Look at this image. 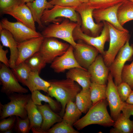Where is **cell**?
<instances>
[{
    "instance_id": "1",
    "label": "cell",
    "mask_w": 133,
    "mask_h": 133,
    "mask_svg": "<svg viewBox=\"0 0 133 133\" xmlns=\"http://www.w3.org/2000/svg\"><path fill=\"white\" fill-rule=\"evenodd\" d=\"M108 105L106 99L93 105L86 114L78 120L73 126L78 130L92 124L104 126H113L115 121L108 112L107 107Z\"/></svg>"
},
{
    "instance_id": "2",
    "label": "cell",
    "mask_w": 133,
    "mask_h": 133,
    "mask_svg": "<svg viewBox=\"0 0 133 133\" xmlns=\"http://www.w3.org/2000/svg\"><path fill=\"white\" fill-rule=\"evenodd\" d=\"M49 82L50 86L48 93L61 103L62 108L60 114L63 116L67 104L70 100L73 101L81 89L74 81L68 78Z\"/></svg>"
},
{
    "instance_id": "3",
    "label": "cell",
    "mask_w": 133,
    "mask_h": 133,
    "mask_svg": "<svg viewBox=\"0 0 133 133\" xmlns=\"http://www.w3.org/2000/svg\"><path fill=\"white\" fill-rule=\"evenodd\" d=\"M7 96L10 102L4 105L0 102V120L12 116L27 118L26 106L31 94L14 93Z\"/></svg>"
},
{
    "instance_id": "4",
    "label": "cell",
    "mask_w": 133,
    "mask_h": 133,
    "mask_svg": "<svg viewBox=\"0 0 133 133\" xmlns=\"http://www.w3.org/2000/svg\"><path fill=\"white\" fill-rule=\"evenodd\" d=\"M78 24L66 18L60 23L57 22L49 25L43 30L41 34L44 38L53 37L63 40L74 48L76 43L74 39L73 33Z\"/></svg>"
},
{
    "instance_id": "5",
    "label": "cell",
    "mask_w": 133,
    "mask_h": 133,
    "mask_svg": "<svg viewBox=\"0 0 133 133\" xmlns=\"http://www.w3.org/2000/svg\"><path fill=\"white\" fill-rule=\"evenodd\" d=\"M106 22L109 30V45L108 50L105 51L103 56L105 65L109 67L119 50L127 41L129 40L130 35L129 31L119 30L112 24Z\"/></svg>"
},
{
    "instance_id": "6",
    "label": "cell",
    "mask_w": 133,
    "mask_h": 133,
    "mask_svg": "<svg viewBox=\"0 0 133 133\" xmlns=\"http://www.w3.org/2000/svg\"><path fill=\"white\" fill-rule=\"evenodd\" d=\"M79 15L74 7L55 5L50 9H47L44 11L41 21L44 26L50 22H57L59 21L58 18L64 17L81 26L82 20Z\"/></svg>"
},
{
    "instance_id": "7",
    "label": "cell",
    "mask_w": 133,
    "mask_h": 133,
    "mask_svg": "<svg viewBox=\"0 0 133 133\" xmlns=\"http://www.w3.org/2000/svg\"><path fill=\"white\" fill-rule=\"evenodd\" d=\"M104 26L101 34L97 37H93L84 33L82 30L81 25L78 24L74 30L73 36L75 41L81 40L86 44L97 49L102 56L105 53L104 46L105 43L109 41L110 35L107 22L103 21Z\"/></svg>"
},
{
    "instance_id": "8",
    "label": "cell",
    "mask_w": 133,
    "mask_h": 133,
    "mask_svg": "<svg viewBox=\"0 0 133 133\" xmlns=\"http://www.w3.org/2000/svg\"><path fill=\"white\" fill-rule=\"evenodd\" d=\"M129 40H127L120 49L108 67L110 73L114 79V82L116 86L122 82L121 74L125 63L132 59L133 46L130 45Z\"/></svg>"
},
{
    "instance_id": "9",
    "label": "cell",
    "mask_w": 133,
    "mask_h": 133,
    "mask_svg": "<svg viewBox=\"0 0 133 133\" xmlns=\"http://www.w3.org/2000/svg\"><path fill=\"white\" fill-rule=\"evenodd\" d=\"M2 29L9 31L17 43L43 36L41 33L33 30L20 22L18 21L11 22L6 18L2 19L0 21V29Z\"/></svg>"
},
{
    "instance_id": "10",
    "label": "cell",
    "mask_w": 133,
    "mask_h": 133,
    "mask_svg": "<svg viewBox=\"0 0 133 133\" xmlns=\"http://www.w3.org/2000/svg\"><path fill=\"white\" fill-rule=\"evenodd\" d=\"M82 20L81 28L85 33L93 37L99 36L104 26L103 22L96 23L93 20V12L94 9L89 7L85 3H82L75 8Z\"/></svg>"
},
{
    "instance_id": "11",
    "label": "cell",
    "mask_w": 133,
    "mask_h": 133,
    "mask_svg": "<svg viewBox=\"0 0 133 133\" xmlns=\"http://www.w3.org/2000/svg\"><path fill=\"white\" fill-rule=\"evenodd\" d=\"M70 45L59 41L56 38H44L39 52L47 64L51 63L57 57L64 54Z\"/></svg>"
},
{
    "instance_id": "12",
    "label": "cell",
    "mask_w": 133,
    "mask_h": 133,
    "mask_svg": "<svg viewBox=\"0 0 133 133\" xmlns=\"http://www.w3.org/2000/svg\"><path fill=\"white\" fill-rule=\"evenodd\" d=\"M3 63L0 64V81L2 85L1 92L7 96L16 93L26 94L28 90L19 83L11 69Z\"/></svg>"
},
{
    "instance_id": "13",
    "label": "cell",
    "mask_w": 133,
    "mask_h": 133,
    "mask_svg": "<svg viewBox=\"0 0 133 133\" xmlns=\"http://www.w3.org/2000/svg\"><path fill=\"white\" fill-rule=\"evenodd\" d=\"M79 40L74 48V55L79 65L87 70L99 52L95 47Z\"/></svg>"
},
{
    "instance_id": "14",
    "label": "cell",
    "mask_w": 133,
    "mask_h": 133,
    "mask_svg": "<svg viewBox=\"0 0 133 133\" xmlns=\"http://www.w3.org/2000/svg\"><path fill=\"white\" fill-rule=\"evenodd\" d=\"M113 78L112 76L109 72L106 94L110 109L111 116L115 121L121 113L124 102H123L120 98Z\"/></svg>"
},
{
    "instance_id": "15",
    "label": "cell",
    "mask_w": 133,
    "mask_h": 133,
    "mask_svg": "<svg viewBox=\"0 0 133 133\" xmlns=\"http://www.w3.org/2000/svg\"><path fill=\"white\" fill-rule=\"evenodd\" d=\"M123 2L106 8L94 9L93 12V16L95 22L97 23H99L102 21H106L119 30L128 31L120 24L117 18L118 9Z\"/></svg>"
},
{
    "instance_id": "16",
    "label": "cell",
    "mask_w": 133,
    "mask_h": 133,
    "mask_svg": "<svg viewBox=\"0 0 133 133\" xmlns=\"http://www.w3.org/2000/svg\"><path fill=\"white\" fill-rule=\"evenodd\" d=\"M87 70L90 74L92 82L106 84L109 70V67L105 65L102 55L97 56Z\"/></svg>"
},
{
    "instance_id": "17",
    "label": "cell",
    "mask_w": 133,
    "mask_h": 133,
    "mask_svg": "<svg viewBox=\"0 0 133 133\" xmlns=\"http://www.w3.org/2000/svg\"><path fill=\"white\" fill-rule=\"evenodd\" d=\"M74 49L70 45L64 54L56 57L51 63L50 67L55 72L57 73L63 72L66 70L75 67L84 68L81 66L76 60L73 53Z\"/></svg>"
},
{
    "instance_id": "18",
    "label": "cell",
    "mask_w": 133,
    "mask_h": 133,
    "mask_svg": "<svg viewBox=\"0 0 133 133\" xmlns=\"http://www.w3.org/2000/svg\"><path fill=\"white\" fill-rule=\"evenodd\" d=\"M44 38L42 36L17 43L18 56L15 66L25 61L35 53L39 51Z\"/></svg>"
},
{
    "instance_id": "19",
    "label": "cell",
    "mask_w": 133,
    "mask_h": 133,
    "mask_svg": "<svg viewBox=\"0 0 133 133\" xmlns=\"http://www.w3.org/2000/svg\"><path fill=\"white\" fill-rule=\"evenodd\" d=\"M10 15L17 21L20 22L36 31L34 21L31 12L25 4L15 6L0 13Z\"/></svg>"
},
{
    "instance_id": "20",
    "label": "cell",
    "mask_w": 133,
    "mask_h": 133,
    "mask_svg": "<svg viewBox=\"0 0 133 133\" xmlns=\"http://www.w3.org/2000/svg\"><path fill=\"white\" fill-rule=\"evenodd\" d=\"M0 41L3 46L8 47L10 51V67L12 68L15 64L18 56L17 43L12 34L5 29H0Z\"/></svg>"
},
{
    "instance_id": "21",
    "label": "cell",
    "mask_w": 133,
    "mask_h": 133,
    "mask_svg": "<svg viewBox=\"0 0 133 133\" xmlns=\"http://www.w3.org/2000/svg\"><path fill=\"white\" fill-rule=\"evenodd\" d=\"M37 106L43 118L39 133H46L55 123L62 121L61 116L54 113L48 105L42 104Z\"/></svg>"
},
{
    "instance_id": "22",
    "label": "cell",
    "mask_w": 133,
    "mask_h": 133,
    "mask_svg": "<svg viewBox=\"0 0 133 133\" xmlns=\"http://www.w3.org/2000/svg\"><path fill=\"white\" fill-rule=\"evenodd\" d=\"M66 77L77 82L82 89H89L91 83V75L87 69L79 67L71 69L66 73Z\"/></svg>"
},
{
    "instance_id": "23",
    "label": "cell",
    "mask_w": 133,
    "mask_h": 133,
    "mask_svg": "<svg viewBox=\"0 0 133 133\" xmlns=\"http://www.w3.org/2000/svg\"><path fill=\"white\" fill-rule=\"evenodd\" d=\"M27 116L30 122V129L33 133H39L43 121L42 115L37 105L30 99L26 106Z\"/></svg>"
},
{
    "instance_id": "24",
    "label": "cell",
    "mask_w": 133,
    "mask_h": 133,
    "mask_svg": "<svg viewBox=\"0 0 133 133\" xmlns=\"http://www.w3.org/2000/svg\"><path fill=\"white\" fill-rule=\"evenodd\" d=\"M26 5L30 9L33 19L37 23L39 28L43 29L44 26L41 21L43 13L45 10L51 9L54 6L47 0H34L32 2L26 3Z\"/></svg>"
},
{
    "instance_id": "25",
    "label": "cell",
    "mask_w": 133,
    "mask_h": 133,
    "mask_svg": "<svg viewBox=\"0 0 133 133\" xmlns=\"http://www.w3.org/2000/svg\"><path fill=\"white\" fill-rule=\"evenodd\" d=\"M39 74L37 72L31 71L25 86L28 88L31 92L36 90H41L48 93L50 83L49 81L41 78Z\"/></svg>"
},
{
    "instance_id": "26",
    "label": "cell",
    "mask_w": 133,
    "mask_h": 133,
    "mask_svg": "<svg viewBox=\"0 0 133 133\" xmlns=\"http://www.w3.org/2000/svg\"><path fill=\"white\" fill-rule=\"evenodd\" d=\"M113 128L110 130L112 133H133V121L121 113L115 121Z\"/></svg>"
},
{
    "instance_id": "27",
    "label": "cell",
    "mask_w": 133,
    "mask_h": 133,
    "mask_svg": "<svg viewBox=\"0 0 133 133\" xmlns=\"http://www.w3.org/2000/svg\"><path fill=\"white\" fill-rule=\"evenodd\" d=\"M117 17L119 23L122 26L133 20V2L129 0L124 2L118 9Z\"/></svg>"
},
{
    "instance_id": "28",
    "label": "cell",
    "mask_w": 133,
    "mask_h": 133,
    "mask_svg": "<svg viewBox=\"0 0 133 133\" xmlns=\"http://www.w3.org/2000/svg\"><path fill=\"white\" fill-rule=\"evenodd\" d=\"M75 98L76 104L82 113H86L93 105L89 89H82Z\"/></svg>"
},
{
    "instance_id": "29",
    "label": "cell",
    "mask_w": 133,
    "mask_h": 133,
    "mask_svg": "<svg viewBox=\"0 0 133 133\" xmlns=\"http://www.w3.org/2000/svg\"><path fill=\"white\" fill-rule=\"evenodd\" d=\"M65 112L63 116V120L73 126L79 119L82 112L76 103L72 100L69 101L67 104Z\"/></svg>"
},
{
    "instance_id": "30",
    "label": "cell",
    "mask_w": 133,
    "mask_h": 133,
    "mask_svg": "<svg viewBox=\"0 0 133 133\" xmlns=\"http://www.w3.org/2000/svg\"><path fill=\"white\" fill-rule=\"evenodd\" d=\"M32 71L39 74L47 64L41 54L38 51L27 59L24 61Z\"/></svg>"
},
{
    "instance_id": "31",
    "label": "cell",
    "mask_w": 133,
    "mask_h": 133,
    "mask_svg": "<svg viewBox=\"0 0 133 133\" xmlns=\"http://www.w3.org/2000/svg\"><path fill=\"white\" fill-rule=\"evenodd\" d=\"M107 86L106 84L102 85L91 82L89 90L93 105L101 100L106 99Z\"/></svg>"
},
{
    "instance_id": "32",
    "label": "cell",
    "mask_w": 133,
    "mask_h": 133,
    "mask_svg": "<svg viewBox=\"0 0 133 133\" xmlns=\"http://www.w3.org/2000/svg\"><path fill=\"white\" fill-rule=\"evenodd\" d=\"M11 69L18 81L25 85L31 70L25 62L21 63Z\"/></svg>"
},
{
    "instance_id": "33",
    "label": "cell",
    "mask_w": 133,
    "mask_h": 133,
    "mask_svg": "<svg viewBox=\"0 0 133 133\" xmlns=\"http://www.w3.org/2000/svg\"><path fill=\"white\" fill-rule=\"evenodd\" d=\"M31 99L34 103L36 105H41V102L43 101L48 103L51 108L54 111H57L59 109L56 102L50 97L42 94L38 90L31 92Z\"/></svg>"
},
{
    "instance_id": "34",
    "label": "cell",
    "mask_w": 133,
    "mask_h": 133,
    "mask_svg": "<svg viewBox=\"0 0 133 133\" xmlns=\"http://www.w3.org/2000/svg\"><path fill=\"white\" fill-rule=\"evenodd\" d=\"M46 133H78L79 132L75 130L72 126L62 120L50 129Z\"/></svg>"
},
{
    "instance_id": "35",
    "label": "cell",
    "mask_w": 133,
    "mask_h": 133,
    "mask_svg": "<svg viewBox=\"0 0 133 133\" xmlns=\"http://www.w3.org/2000/svg\"><path fill=\"white\" fill-rule=\"evenodd\" d=\"M30 122L27 117L23 119L19 116H16V120L14 130L18 133H28L30 130Z\"/></svg>"
},
{
    "instance_id": "36",
    "label": "cell",
    "mask_w": 133,
    "mask_h": 133,
    "mask_svg": "<svg viewBox=\"0 0 133 133\" xmlns=\"http://www.w3.org/2000/svg\"><path fill=\"white\" fill-rule=\"evenodd\" d=\"M122 82L128 84L133 90V61L130 64L125 65L121 74Z\"/></svg>"
},
{
    "instance_id": "37",
    "label": "cell",
    "mask_w": 133,
    "mask_h": 133,
    "mask_svg": "<svg viewBox=\"0 0 133 133\" xmlns=\"http://www.w3.org/2000/svg\"><path fill=\"white\" fill-rule=\"evenodd\" d=\"M118 93L123 102L126 100L132 90L127 83L122 82L116 86Z\"/></svg>"
},
{
    "instance_id": "38",
    "label": "cell",
    "mask_w": 133,
    "mask_h": 133,
    "mask_svg": "<svg viewBox=\"0 0 133 133\" xmlns=\"http://www.w3.org/2000/svg\"><path fill=\"white\" fill-rule=\"evenodd\" d=\"M0 120V131L1 133L11 129H14L16 120V116H12Z\"/></svg>"
},
{
    "instance_id": "39",
    "label": "cell",
    "mask_w": 133,
    "mask_h": 133,
    "mask_svg": "<svg viewBox=\"0 0 133 133\" xmlns=\"http://www.w3.org/2000/svg\"><path fill=\"white\" fill-rule=\"evenodd\" d=\"M52 5H58L62 6L78 7L82 3L79 0H52L49 1Z\"/></svg>"
},
{
    "instance_id": "40",
    "label": "cell",
    "mask_w": 133,
    "mask_h": 133,
    "mask_svg": "<svg viewBox=\"0 0 133 133\" xmlns=\"http://www.w3.org/2000/svg\"><path fill=\"white\" fill-rule=\"evenodd\" d=\"M22 4L21 0H0V13Z\"/></svg>"
},
{
    "instance_id": "41",
    "label": "cell",
    "mask_w": 133,
    "mask_h": 133,
    "mask_svg": "<svg viewBox=\"0 0 133 133\" xmlns=\"http://www.w3.org/2000/svg\"><path fill=\"white\" fill-rule=\"evenodd\" d=\"M128 0H104L100 3L94 5L91 8L93 9H104L108 8Z\"/></svg>"
},
{
    "instance_id": "42",
    "label": "cell",
    "mask_w": 133,
    "mask_h": 133,
    "mask_svg": "<svg viewBox=\"0 0 133 133\" xmlns=\"http://www.w3.org/2000/svg\"><path fill=\"white\" fill-rule=\"evenodd\" d=\"M121 111L125 116L130 118L131 116H133V105L128 104L124 102Z\"/></svg>"
},
{
    "instance_id": "43",
    "label": "cell",
    "mask_w": 133,
    "mask_h": 133,
    "mask_svg": "<svg viewBox=\"0 0 133 133\" xmlns=\"http://www.w3.org/2000/svg\"><path fill=\"white\" fill-rule=\"evenodd\" d=\"M3 46L0 44V61L8 67H10L9 60L6 56V54L8 52V49L4 50Z\"/></svg>"
},
{
    "instance_id": "44",
    "label": "cell",
    "mask_w": 133,
    "mask_h": 133,
    "mask_svg": "<svg viewBox=\"0 0 133 133\" xmlns=\"http://www.w3.org/2000/svg\"><path fill=\"white\" fill-rule=\"evenodd\" d=\"M104 0H89L87 3H85L89 7L91 8L93 6L98 4Z\"/></svg>"
},
{
    "instance_id": "45",
    "label": "cell",
    "mask_w": 133,
    "mask_h": 133,
    "mask_svg": "<svg viewBox=\"0 0 133 133\" xmlns=\"http://www.w3.org/2000/svg\"><path fill=\"white\" fill-rule=\"evenodd\" d=\"M125 102L129 104L133 105V90H132Z\"/></svg>"
},
{
    "instance_id": "46",
    "label": "cell",
    "mask_w": 133,
    "mask_h": 133,
    "mask_svg": "<svg viewBox=\"0 0 133 133\" xmlns=\"http://www.w3.org/2000/svg\"><path fill=\"white\" fill-rule=\"evenodd\" d=\"M34 0H21L22 4H25V3H27L28 2H32Z\"/></svg>"
},
{
    "instance_id": "47",
    "label": "cell",
    "mask_w": 133,
    "mask_h": 133,
    "mask_svg": "<svg viewBox=\"0 0 133 133\" xmlns=\"http://www.w3.org/2000/svg\"><path fill=\"white\" fill-rule=\"evenodd\" d=\"M14 129H11L7 130L4 132H3V133H13V130Z\"/></svg>"
},
{
    "instance_id": "48",
    "label": "cell",
    "mask_w": 133,
    "mask_h": 133,
    "mask_svg": "<svg viewBox=\"0 0 133 133\" xmlns=\"http://www.w3.org/2000/svg\"><path fill=\"white\" fill-rule=\"evenodd\" d=\"M81 3H85L87 2L89 0H79Z\"/></svg>"
},
{
    "instance_id": "49",
    "label": "cell",
    "mask_w": 133,
    "mask_h": 133,
    "mask_svg": "<svg viewBox=\"0 0 133 133\" xmlns=\"http://www.w3.org/2000/svg\"><path fill=\"white\" fill-rule=\"evenodd\" d=\"M130 0L131 1L133 2V0Z\"/></svg>"
},
{
    "instance_id": "50",
    "label": "cell",
    "mask_w": 133,
    "mask_h": 133,
    "mask_svg": "<svg viewBox=\"0 0 133 133\" xmlns=\"http://www.w3.org/2000/svg\"><path fill=\"white\" fill-rule=\"evenodd\" d=\"M50 0V1H51V0Z\"/></svg>"
}]
</instances>
